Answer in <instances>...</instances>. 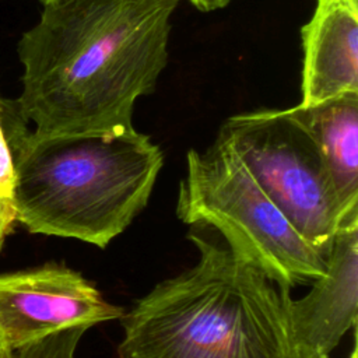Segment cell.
Wrapping results in <instances>:
<instances>
[{"label": "cell", "mask_w": 358, "mask_h": 358, "mask_svg": "<svg viewBox=\"0 0 358 358\" xmlns=\"http://www.w3.org/2000/svg\"><path fill=\"white\" fill-rule=\"evenodd\" d=\"M182 0H55L18 41L21 92L11 99L38 137L134 129L138 98L168 63Z\"/></svg>", "instance_id": "1"}, {"label": "cell", "mask_w": 358, "mask_h": 358, "mask_svg": "<svg viewBox=\"0 0 358 358\" xmlns=\"http://www.w3.org/2000/svg\"><path fill=\"white\" fill-rule=\"evenodd\" d=\"M0 115L14 159L15 221L29 232L106 248L145 208L164 164L148 136L38 137L3 98Z\"/></svg>", "instance_id": "2"}, {"label": "cell", "mask_w": 358, "mask_h": 358, "mask_svg": "<svg viewBox=\"0 0 358 358\" xmlns=\"http://www.w3.org/2000/svg\"><path fill=\"white\" fill-rule=\"evenodd\" d=\"M189 238L197 263L122 315L119 358H298L285 289L225 242Z\"/></svg>", "instance_id": "3"}, {"label": "cell", "mask_w": 358, "mask_h": 358, "mask_svg": "<svg viewBox=\"0 0 358 358\" xmlns=\"http://www.w3.org/2000/svg\"><path fill=\"white\" fill-rule=\"evenodd\" d=\"M176 214L189 225L211 227L241 257L278 288L310 284L327 270V255L309 245L268 199L234 151L218 138L190 150Z\"/></svg>", "instance_id": "4"}, {"label": "cell", "mask_w": 358, "mask_h": 358, "mask_svg": "<svg viewBox=\"0 0 358 358\" xmlns=\"http://www.w3.org/2000/svg\"><path fill=\"white\" fill-rule=\"evenodd\" d=\"M215 138L234 151L294 229L329 256L340 225L358 211H343L317 143L288 109L229 116Z\"/></svg>", "instance_id": "5"}, {"label": "cell", "mask_w": 358, "mask_h": 358, "mask_svg": "<svg viewBox=\"0 0 358 358\" xmlns=\"http://www.w3.org/2000/svg\"><path fill=\"white\" fill-rule=\"evenodd\" d=\"M123 308L109 303L78 271L59 263L0 274V329L17 350L53 333L120 319Z\"/></svg>", "instance_id": "6"}, {"label": "cell", "mask_w": 358, "mask_h": 358, "mask_svg": "<svg viewBox=\"0 0 358 358\" xmlns=\"http://www.w3.org/2000/svg\"><path fill=\"white\" fill-rule=\"evenodd\" d=\"M310 285L301 299H292L289 291H284L291 338L298 358H329L357 323L358 213L340 225L327 257V270Z\"/></svg>", "instance_id": "7"}, {"label": "cell", "mask_w": 358, "mask_h": 358, "mask_svg": "<svg viewBox=\"0 0 358 358\" xmlns=\"http://www.w3.org/2000/svg\"><path fill=\"white\" fill-rule=\"evenodd\" d=\"M301 41L299 105L358 94V0H317Z\"/></svg>", "instance_id": "8"}, {"label": "cell", "mask_w": 358, "mask_h": 358, "mask_svg": "<svg viewBox=\"0 0 358 358\" xmlns=\"http://www.w3.org/2000/svg\"><path fill=\"white\" fill-rule=\"evenodd\" d=\"M288 112L317 143L343 211H358V94L298 103Z\"/></svg>", "instance_id": "9"}, {"label": "cell", "mask_w": 358, "mask_h": 358, "mask_svg": "<svg viewBox=\"0 0 358 358\" xmlns=\"http://www.w3.org/2000/svg\"><path fill=\"white\" fill-rule=\"evenodd\" d=\"M87 330L85 326H76L53 333L14 350V358H76L77 345Z\"/></svg>", "instance_id": "10"}, {"label": "cell", "mask_w": 358, "mask_h": 358, "mask_svg": "<svg viewBox=\"0 0 358 358\" xmlns=\"http://www.w3.org/2000/svg\"><path fill=\"white\" fill-rule=\"evenodd\" d=\"M14 159L0 115V199L11 200L14 190Z\"/></svg>", "instance_id": "11"}, {"label": "cell", "mask_w": 358, "mask_h": 358, "mask_svg": "<svg viewBox=\"0 0 358 358\" xmlns=\"http://www.w3.org/2000/svg\"><path fill=\"white\" fill-rule=\"evenodd\" d=\"M15 222V213L11 200L0 199V250Z\"/></svg>", "instance_id": "12"}, {"label": "cell", "mask_w": 358, "mask_h": 358, "mask_svg": "<svg viewBox=\"0 0 358 358\" xmlns=\"http://www.w3.org/2000/svg\"><path fill=\"white\" fill-rule=\"evenodd\" d=\"M187 1H190L197 10L204 13L224 8L231 3V0H187Z\"/></svg>", "instance_id": "13"}, {"label": "cell", "mask_w": 358, "mask_h": 358, "mask_svg": "<svg viewBox=\"0 0 358 358\" xmlns=\"http://www.w3.org/2000/svg\"><path fill=\"white\" fill-rule=\"evenodd\" d=\"M0 358H14V351L8 345L1 329H0Z\"/></svg>", "instance_id": "14"}, {"label": "cell", "mask_w": 358, "mask_h": 358, "mask_svg": "<svg viewBox=\"0 0 358 358\" xmlns=\"http://www.w3.org/2000/svg\"><path fill=\"white\" fill-rule=\"evenodd\" d=\"M42 1V4H48V3H50V1H55V0H41Z\"/></svg>", "instance_id": "15"}]
</instances>
